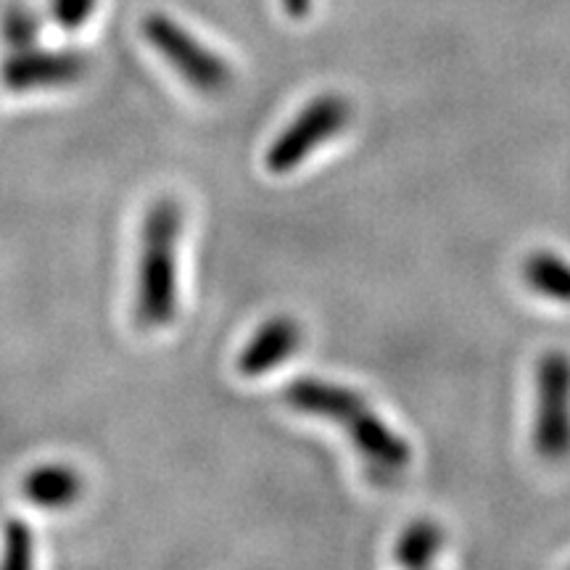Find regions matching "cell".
Returning a JSON list of instances; mask_svg holds the SVG:
<instances>
[{
  "label": "cell",
  "mask_w": 570,
  "mask_h": 570,
  "mask_svg": "<svg viewBox=\"0 0 570 570\" xmlns=\"http://www.w3.org/2000/svg\"><path fill=\"white\" fill-rule=\"evenodd\" d=\"M531 444L547 462L570 458V354L562 348L544 352L537 365Z\"/></svg>",
  "instance_id": "cell-4"
},
{
  "label": "cell",
  "mask_w": 570,
  "mask_h": 570,
  "mask_svg": "<svg viewBox=\"0 0 570 570\" xmlns=\"http://www.w3.org/2000/svg\"><path fill=\"white\" fill-rule=\"evenodd\" d=\"M283 399L288 407L304 412V415L325 417L344 428L367 468H373L383 479L407 470L412 460L407 439L389 428L386 420L377 415L367 399L356 391L327 383L323 377H298L283 391Z\"/></svg>",
  "instance_id": "cell-1"
},
{
  "label": "cell",
  "mask_w": 570,
  "mask_h": 570,
  "mask_svg": "<svg viewBox=\"0 0 570 570\" xmlns=\"http://www.w3.org/2000/svg\"><path fill=\"white\" fill-rule=\"evenodd\" d=\"M348 122H352V104L346 96L323 92L312 98L267 148V169L273 175L294 173L320 146L344 132Z\"/></svg>",
  "instance_id": "cell-3"
},
{
  "label": "cell",
  "mask_w": 570,
  "mask_h": 570,
  "mask_svg": "<svg viewBox=\"0 0 570 570\" xmlns=\"http://www.w3.org/2000/svg\"><path fill=\"white\" fill-rule=\"evenodd\" d=\"M520 277L533 296L558 306H570V259L562 254L552 248H537L520 265Z\"/></svg>",
  "instance_id": "cell-9"
},
{
  "label": "cell",
  "mask_w": 570,
  "mask_h": 570,
  "mask_svg": "<svg viewBox=\"0 0 570 570\" xmlns=\"http://www.w3.org/2000/svg\"><path fill=\"white\" fill-rule=\"evenodd\" d=\"M446 531L433 518H417L399 533L394 558L402 568H428L444 552Z\"/></svg>",
  "instance_id": "cell-10"
},
{
  "label": "cell",
  "mask_w": 570,
  "mask_h": 570,
  "mask_svg": "<svg viewBox=\"0 0 570 570\" xmlns=\"http://www.w3.org/2000/svg\"><path fill=\"white\" fill-rule=\"evenodd\" d=\"M302 336V325H298L294 317L277 315L273 320H267V323L254 333V338L244 346V352H240L238 370L248 377L273 373V370L281 367L291 354L298 352Z\"/></svg>",
  "instance_id": "cell-7"
},
{
  "label": "cell",
  "mask_w": 570,
  "mask_h": 570,
  "mask_svg": "<svg viewBox=\"0 0 570 570\" xmlns=\"http://www.w3.org/2000/svg\"><path fill=\"white\" fill-rule=\"evenodd\" d=\"M96 0H53V17L63 30H80L90 19Z\"/></svg>",
  "instance_id": "cell-13"
},
{
  "label": "cell",
  "mask_w": 570,
  "mask_h": 570,
  "mask_svg": "<svg viewBox=\"0 0 570 570\" xmlns=\"http://www.w3.org/2000/svg\"><path fill=\"white\" fill-rule=\"evenodd\" d=\"M35 566V537L27 520L11 518L3 531L0 570H30Z\"/></svg>",
  "instance_id": "cell-11"
},
{
  "label": "cell",
  "mask_w": 570,
  "mask_h": 570,
  "mask_svg": "<svg viewBox=\"0 0 570 570\" xmlns=\"http://www.w3.org/2000/svg\"><path fill=\"white\" fill-rule=\"evenodd\" d=\"M183 238V206L173 196L151 204L140 227L135 317L146 331H159L177 317V254Z\"/></svg>",
  "instance_id": "cell-2"
},
{
  "label": "cell",
  "mask_w": 570,
  "mask_h": 570,
  "mask_svg": "<svg viewBox=\"0 0 570 570\" xmlns=\"http://www.w3.org/2000/svg\"><path fill=\"white\" fill-rule=\"evenodd\" d=\"M82 475L61 462L30 470L21 483L27 502L40 510H69L82 497Z\"/></svg>",
  "instance_id": "cell-8"
},
{
  "label": "cell",
  "mask_w": 570,
  "mask_h": 570,
  "mask_svg": "<svg viewBox=\"0 0 570 570\" xmlns=\"http://www.w3.org/2000/svg\"><path fill=\"white\" fill-rule=\"evenodd\" d=\"M88 69V59L77 51H35L21 48L0 67V80L11 92L67 88Z\"/></svg>",
  "instance_id": "cell-6"
},
{
  "label": "cell",
  "mask_w": 570,
  "mask_h": 570,
  "mask_svg": "<svg viewBox=\"0 0 570 570\" xmlns=\"http://www.w3.org/2000/svg\"><path fill=\"white\" fill-rule=\"evenodd\" d=\"M142 35L154 51L183 77L190 88L204 96H219L233 85V69L223 56L206 48L202 40L183 30L175 19L154 13L142 21Z\"/></svg>",
  "instance_id": "cell-5"
},
{
  "label": "cell",
  "mask_w": 570,
  "mask_h": 570,
  "mask_svg": "<svg viewBox=\"0 0 570 570\" xmlns=\"http://www.w3.org/2000/svg\"><path fill=\"white\" fill-rule=\"evenodd\" d=\"M3 38L9 40L13 51H21V48H32L35 38H38V19L27 11H13L9 13L3 24Z\"/></svg>",
  "instance_id": "cell-12"
}]
</instances>
